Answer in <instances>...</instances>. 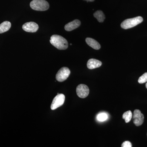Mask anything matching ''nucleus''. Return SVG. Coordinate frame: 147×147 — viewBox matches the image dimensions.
I'll use <instances>...</instances> for the list:
<instances>
[{"label":"nucleus","instance_id":"nucleus-1","mask_svg":"<svg viewBox=\"0 0 147 147\" xmlns=\"http://www.w3.org/2000/svg\"><path fill=\"white\" fill-rule=\"evenodd\" d=\"M50 42L54 47L59 50H66L68 47V43L67 40L58 35L52 36L50 38Z\"/></svg>","mask_w":147,"mask_h":147},{"label":"nucleus","instance_id":"nucleus-2","mask_svg":"<svg viewBox=\"0 0 147 147\" xmlns=\"http://www.w3.org/2000/svg\"><path fill=\"white\" fill-rule=\"evenodd\" d=\"M32 9L39 11H44L49 8V3L45 0H33L30 3Z\"/></svg>","mask_w":147,"mask_h":147},{"label":"nucleus","instance_id":"nucleus-3","mask_svg":"<svg viewBox=\"0 0 147 147\" xmlns=\"http://www.w3.org/2000/svg\"><path fill=\"white\" fill-rule=\"evenodd\" d=\"M143 21V18L141 16L129 18L124 20L121 24V26L124 29L131 28L141 24Z\"/></svg>","mask_w":147,"mask_h":147},{"label":"nucleus","instance_id":"nucleus-4","mask_svg":"<svg viewBox=\"0 0 147 147\" xmlns=\"http://www.w3.org/2000/svg\"><path fill=\"white\" fill-rule=\"evenodd\" d=\"M70 74L69 69L67 67H62L56 74V79L58 82H63L68 78Z\"/></svg>","mask_w":147,"mask_h":147},{"label":"nucleus","instance_id":"nucleus-5","mask_svg":"<svg viewBox=\"0 0 147 147\" xmlns=\"http://www.w3.org/2000/svg\"><path fill=\"white\" fill-rule=\"evenodd\" d=\"M65 100V96L62 94H57L53 99L51 105V109L52 110H56L63 105Z\"/></svg>","mask_w":147,"mask_h":147},{"label":"nucleus","instance_id":"nucleus-6","mask_svg":"<svg viewBox=\"0 0 147 147\" xmlns=\"http://www.w3.org/2000/svg\"><path fill=\"white\" fill-rule=\"evenodd\" d=\"M76 91L79 97L81 98H85L88 95L89 89L86 85L80 84L76 88Z\"/></svg>","mask_w":147,"mask_h":147},{"label":"nucleus","instance_id":"nucleus-7","mask_svg":"<svg viewBox=\"0 0 147 147\" xmlns=\"http://www.w3.org/2000/svg\"><path fill=\"white\" fill-rule=\"evenodd\" d=\"M144 115L141 113L140 110L137 109L134 110L133 119L134 123L136 126H139L142 125L144 123Z\"/></svg>","mask_w":147,"mask_h":147},{"label":"nucleus","instance_id":"nucleus-8","mask_svg":"<svg viewBox=\"0 0 147 147\" xmlns=\"http://www.w3.org/2000/svg\"><path fill=\"white\" fill-rule=\"evenodd\" d=\"M22 28L25 31L28 32H35L38 29V26L34 22H28L23 25Z\"/></svg>","mask_w":147,"mask_h":147},{"label":"nucleus","instance_id":"nucleus-9","mask_svg":"<svg viewBox=\"0 0 147 147\" xmlns=\"http://www.w3.org/2000/svg\"><path fill=\"white\" fill-rule=\"evenodd\" d=\"M81 22L79 20L76 19L67 24L65 26V29L67 31H71L79 28L81 25Z\"/></svg>","mask_w":147,"mask_h":147},{"label":"nucleus","instance_id":"nucleus-10","mask_svg":"<svg viewBox=\"0 0 147 147\" xmlns=\"http://www.w3.org/2000/svg\"><path fill=\"white\" fill-rule=\"evenodd\" d=\"M101 65H102V62L100 61L95 59H90L87 63V67L90 69L100 67Z\"/></svg>","mask_w":147,"mask_h":147},{"label":"nucleus","instance_id":"nucleus-11","mask_svg":"<svg viewBox=\"0 0 147 147\" xmlns=\"http://www.w3.org/2000/svg\"><path fill=\"white\" fill-rule=\"evenodd\" d=\"M86 41L88 45L90 47L95 49V50H99L100 48V44L95 40L91 38H87L86 39Z\"/></svg>","mask_w":147,"mask_h":147},{"label":"nucleus","instance_id":"nucleus-12","mask_svg":"<svg viewBox=\"0 0 147 147\" xmlns=\"http://www.w3.org/2000/svg\"><path fill=\"white\" fill-rule=\"evenodd\" d=\"M11 27L10 22L5 21L0 24V34L3 33L8 31Z\"/></svg>","mask_w":147,"mask_h":147},{"label":"nucleus","instance_id":"nucleus-13","mask_svg":"<svg viewBox=\"0 0 147 147\" xmlns=\"http://www.w3.org/2000/svg\"><path fill=\"white\" fill-rule=\"evenodd\" d=\"M94 16L96 18L98 21L100 23H102L105 19V16L102 11L98 10L94 13Z\"/></svg>","mask_w":147,"mask_h":147},{"label":"nucleus","instance_id":"nucleus-14","mask_svg":"<svg viewBox=\"0 0 147 147\" xmlns=\"http://www.w3.org/2000/svg\"><path fill=\"white\" fill-rule=\"evenodd\" d=\"M132 117V113L130 110L127 111V112L124 113L123 115V119H125L126 123L129 122L131 121Z\"/></svg>","mask_w":147,"mask_h":147},{"label":"nucleus","instance_id":"nucleus-15","mask_svg":"<svg viewBox=\"0 0 147 147\" xmlns=\"http://www.w3.org/2000/svg\"><path fill=\"white\" fill-rule=\"evenodd\" d=\"M108 118V116L107 114L105 113H101L98 114L97 115L98 120L99 121H104Z\"/></svg>","mask_w":147,"mask_h":147},{"label":"nucleus","instance_id":"nucleus-16","mask_svg":"<svg viewBox=\"0 0 147 147\" xmlns=\"http://www.w3.org/2000/svg\"><path fill=\"white\" fill-rule=\"evenodd\" d=\"M147 82V72H146L139 77L138 82L140 84H144Z\"/></svg>","mask_w":147,"mask_h":147},{"label":"nucleus","instance_id":"nucleus-17","mask_svg":"<svg viewBox=\"0 0 147 147\" xmlns=\"http://www.w3.org/2000/svg\"><path fill=\"white\" fill-rule=\"evenodd\" d=\"M122 147H131V143L129 141H126V142H124L121 145Z\"/></svg>","mask_w":147,"mask_h":147},{"label":"nucleus","instance_id":"nucleus-18","mask_svg":"<svg viewBox=\"0 0 147 147\" xmlns=\"http://www.w3.org/2000/svg\"><path fill=\"white\" fill-rule=\"evenodd\" d=\"M84 1H87V2H93L94 1V0H84Z\"/></svg>","mask_w":147,"mask_h":147},{"label":"nucleus","instance_id":"nucleus-19","mask_svg":"<svg viewBox=\"0 0 147 147\" xmlns=\"http://www.w3.org/2000/svg\"><path fill=\"white\" fill-rule=\"evenodd\" d=\"M146 88L147 89V83H146Z\"/></svg>","mask_w":147,"mask_h":147}]
</instances>
